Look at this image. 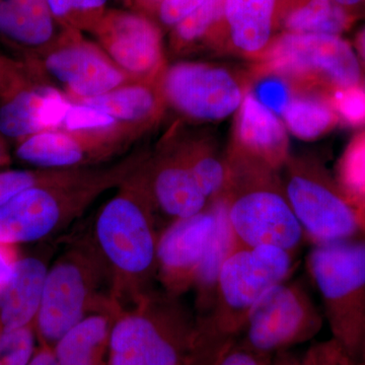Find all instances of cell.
<instances>
[{
    "label": "cell",
    "mask_w": 365,
    "mask_h": 365,
    "mask_svg": "<svg viewBox=\"0 0 365 365\" xmlns=\"http://www.w3.org/2000/svg\"><path fill=\"white\" fill-rule=\"evenodd\" d=\"M110 0H47L50 11L62 29L93 32L107 13Z\"/></svg>",
    "instance_id": "29"
},
{
    "label": "cell",
    "mask_w": 365,
    "mask_h": 365,
    "mask_svg": "<svg viewBox=\"0 0 365 365\" xmlns=\"http://www.w3.org/2000/svg\"><path fill=\"white\" fill-rule=\"evenodd\" d=\"M206 1L207 0H165L155 13L163 26L174 28Z\"/></svg>",
    "instance_id": "37"
},
{
    "label": "cell",
    "mask_w": 365,
    "mask_h": 365,
    "mask_svg": "<svg viewBox=\"0 0 365 365\" xmlns=\"http://www.w3.org/2000/svg\"><path fill=\"white\" fill-rule=\"evenodd\" d=\"M323 312L300 280L274 285L252 309L239 340L260 354L275 356L313 339L324 325Z\"/></svg>",
    "instance_id": "9"
},
{
    "label": "cell",
    "mask_w": 365,
    "mask_h": 365,
    "mask_svg": "<svg viewBox=\"0 0 365 365\" xmlns=\"http://www.w3.org/2000/svg\"><path fill=\"white\" fill-rule=\"evenodd\" d=\"M257 66L284 76L297 93H328L364 83L356 53L341 36L280 33Z\"/></svg>",
    "instance_id": "8"
},
{
    "label": "cell",
    "mask_w": 365,
    "mask_h": 365,
    "mask_svg": "<svg viewBox=\"0 0 365 365\" xmlns=\"http://www.w3.org/2000/svg\"><path fill=\"white\" fill-rule=\"evenodd\" d=\"M281 120L287 131L304 141L316 140L339 124L328 93L323 91L295 93Z\"/></svg>",
    "instance_id": "25"
},
{
    "label": "cell",
    "mask_w": 365,
    "mask_h": 365,
    "mask_svg": "<svg viewBox=\"0 0 365 365\" xmlns=\"http://www.w3.org/2000/svg\"><path fill=\"white\" fill-rule=\"evenodd\" d=\"M228 182L222 198L239 246H275L295 253L304 235L288 202L279 170L230 153Z\"/></svg>",
    "instance_id": "4"
},
{
    "label": "cell",
    "mask_w": 365,
    "mask_h": 365,
    "mask_svg": "<svg viewBox=\"0 0 365 365\" xmlns=\"http://www.w3.org/2000/svg\"><path fill=\"white\" fill-rule=\"evenodd\" d=\"M336 1L354 14L357 19L360 16H365V0H336Z\"/></svg>",
    "instance_id": "41"
},
{
    "label": "cell",
    "mask_w": 365,
    "mask_h": 365,
    "mask_svg": "<svg viewBox=\"0 0 365 365\" xmlns=\"http://www.w3.org/2000/svg\"><path fill=\"white\" fill-rule=\"evenodd\" d=\"M248 91L261 105L280 118L297 93L287 78L258 66Z\"/></svg>",
    "instance_id": "30"
},
{
    "label": "cell",
    "mask_w": 365,
    "mask_h": 365,
    "mask_svg": "<svg viewBox=\"0 0 365 365\" xmlns=\"http://www.w3.org/2000/svg\"><path fill=\"white\" fill-rule=\"evenodd\" d=\"M269 365H360L359 359L352 356L344 346L337 340L322 341L312 345L302 354H292L287 351L273 356Z\"/></svg>",
    "instance_id": "31"
},
{
    "label": "cell",
    "mask_w": 365,
    "mask_h": 365,
    "mask_svg": "<svg viewBox=\"0 0 365 365\" xmlns=\"http://www.w3.org/2000/svg\"><path fill=\"white\" fill-rule=\"evenodd\" d=\"M141 170L155 210L170 222L195 215L210 205L178 148L163 151Z\"/></svg>",
    "instance_id": "16"
},
{
    "label": "cell",
    "mask_w": 365,
    "mask_h": 365,
    "mask_svg": "<svg viewBox=\"0 0 365 365\" xmlns=\"http://www.w3.org/2000/svg\"><path fill=\"white\" fill-rule=\"evenodd\" d=\"M294 254L275 246H237L222 265L208 313L197 319L196 365H205L239 339L252 309L274 285L288 279Z\"/></svg>",
    "instance_id": "2"
},
{
    "label": "cell",
    "mask_w": 365,
    "mask_h": 365,
    "mask_svg": "<svg viewBox=\"0 0 365 365\" xmlns=\"http://www.w3.org/2000/svg\"><path fill=\"white\" fill-rule=\"evenodd\" d=\"M177 148L210 203L222 197L230 176L227 157H222L210 141L202 139Z\"/></svg>",
    "instance_id": "27"
},
{
    "label": "cell",
    "mask_w": 365,
    "mask_h": 365,
    "mask_svg": "<svg viewBox=\"0 0 365 365\" xmlns=\"http://www.w3.org/2000/svg\"><path fill=\"white\" fill-rule=\"evenodd\" d=\"M165 1V0H134L137 6L148 11H157L158 6Z\"/></svg>",
    "instance_id": "42"
},
{
    "label": "cell",
    "mask_w": 365,
    "mask_h": 365,
    "mask_svg": "<svg viewBox=\"0 0 365 365\" xmlns=\"http://www.w3.org/2000/svg\"><path fill=\"white\" fill-rule=\"evenodd\" d=\"M25 69V64L0 56V93Z\"/></svg>",
    "instance_id": "38"
},
{
    "label": "cell",
    "mask_w": 365,
    "mask_h": 365,
    "mask_svg": "<svg viewBox=\"0 0 365 365\" xmlns=\"http://www.w3.org/2000/svg\"><path fill=\"white\" fill-rule=\"evenodd\" d=\"M230 153L279 172L290 158L287 129L282 120L261 105L249 91L237 112Z\"/></svg>",
    "instance_id": "17"
},
{
    "label": "cell",
    "mask_w": 365,
    "mask_h": 365,
    "mask_svg": "<svg viewBox=\"0 0 365 365\" xmlns=\"http://www.w3.org/2000/svg\"><path fill=\"white\" fill-rule=\"evenodd\" d=\"M220 216L218 200L190 217L173 220L158 235L157 279L163 292L181 297L193 287L196 273Z\"/></svg>",
    "instance_id": "12"
},
{
    "label": "cell",
    "mask_w": 365,
    "mask_h": 365,
    "mask_svg": "<svg viewBox=\"0 0 365 365\" xmlns=\"http://www.w3.org/2000/svg\"><path fill=\"white\" fill-rule=\"evenodd\" d=\"M160 81L126 83L98 97L78 101L110 115L118 123L137 126L155 121L162 112L163 100Z\"/></svg>",
    "instance_id": "22"
},
{
    "label": "cell",
    "mask_w": 365,
    "mask_h": 365,
    "mask_svg": "<svg viewBox=\"0 0 365 365\" xmlns=\"http://www.w3.org/2000/svg\"><path fill=\"white\" fill-rule=\"evenodd\" d=\"M102 285L111 289L109 270L96 247L78 244L67 249L48 269L37 317L38 334L52 347L86 314L117 307L102 297Z\"/></svg>",
    "instance_id": "6"
},
{
    "label": "cell",
    "mask_w": 365,
    "mask_h": 365,
    "mask_svg": "<svg viewBox=\"0 0 365 365\" xmlns=\"http://www.w3.org/2000/svg\"><path fill=\"white\" fill-rule=\"evenodd\" d=\"M272 359L249 349L237 339L225 346L205 365H269Z\"/></svg>",
    "instance_id": "36"
},
{
    "label": "cell",
    "mask_w": 365,
    "mask_h": 365,
    "mask_svg": "<svg viewBox=\"0 0 365 365\" xmlns=\"http://www.w3.org/2000/svg\"><path fill=\"white\" fill-rule=\"evenodd\" d=\"M40 58L32 59V66L40 67L74 102L98 97L131 78L102 48L72 31H66L58 44Z\"/></svg>",
    "instance_id": "11"
},
{
    "label": "cell",
    "mask_w": 365,
    "mask_h": 365,
    "mask_svg": "<svg viewBox=\"0 0 365 365\" xmlns=\"http://www.w3.org/2000/svg\"><path fill=\"white\" fill-rule=\"evenodd\" d=\"M357 20L336 0H282L281 33L341 36Z\"/></svg>",
    "instance_id": "23"
},
{
    "label": "cell",
    "mask_w": 365,
    "mask_h": 365,
    "mask_svg": "<svg viewBox=\"0 0 365 365\" xmlns=\"http://www.w3.org/2000/svg\"><path fill=\"white\" fill-rule=\"evenodd\" d=\"M225 0H207L205 4L172 28L170 45L185 52L203 44L220 48Z\"/></svg>",
    "instance_id": "26"
},
{
    "label": "cell",
    "mask_w": 365,
    "mask_h": 365,
    "mask_svg": "<svg viewBox=\"0 0 365 365\" xmlns=\"http://www.w3.org/2000/svg\"><path fill=\"white\" fill-rule=\"evenodd\" d=\"M360 359H362V361H364V365H365V329L364 337H362L361 353H360Z\"/></svg>",
    "instance_id": "44"
},
{
    "label": "cell",
    "mask_w": 365,
    "mask_h": 365,
    "mask_svg": "<svg viewBox=\"0 0 365 365\" xmlns=\"http://www.w3.org/2000/svg\"><path fill=\"white\" fill-rule=\"evenodd\" d=\"M66 32L47 0H0V39L32 58L50 51Z\"/></svg>",
    "instance_id": "19"
},
{
    "label": "cell",
    "mask_w": 365,
    "mask_h": 365,
    "mask_svg": "<svg viewBox=\"0 0 365 365\" xmlns=\"http://www.w3.org/2000/svg\"><path fill=\"white\" fill-rule=\"evenodd\" d=\"M35 353L31 327L0 331V365H28Z\"/></svg>",
    "instance_id": "34"
},
{
    "label": "cell",
    "mask_w": 365,
    "mask_h": 365,
    "mask_svg": "<svg viewBox=\"0 0 365 365\" xmlns=\"http://www.w3.org/2000/svg\"><path fill=\"white\" fill-rule=\"evenodd\" d=\"M25 69L0 93V135L24 140L56 130L71 102L58 90L29 78Z\"/></svg>",
    "instance_id": "14"
},
{
    "label": "cell",
    "mask_w": 365,
    "mask_h": 365,
    "mask_svg": "<svg viewBox=\"0 0 365 365\" xmlns=\"http://www.w3.org/2000/svg\"><path fill=\"white\" fill-rule=\"evenodd\" d=\"M121 135L116 129L102 131L39 132L21 140L16 157L23 162L42 169H76L85 168L93 155H106Z\"/></svg>",
    "instance_id": "15"
},
{
    "label": "cell",
    "mask_w": 365,
    "mask_h": 365,
    "mask_svg": "<svg viewBox=\"0 0 365 365\" xmlns=\"http://www.w3.org/2000/svg\"><path fill=\"white\" fill-rule=\"evenodd\" d=\"M71 169H43L33 170H6L0 172V207L26 190L57 181Z\"/></svg>",
    "instance_id": "32"
},
{
    "label": "cell",
    "mask_w": 365,
    "mask_h": 365,
    "mask_svg": "<svg viewBox=\"0 0 365 365\" xmlns=\"http://www.w3.org/2000/svg\"><path fill=\"white\" fill-rule=\"evenodd\" d=\"M155 211L139 167L96 220L95 247L109 270L112 299L119 311L133 307L153 290L158 240Z\"/></svg>",
    "instance_id": "1"
},
{
    "label": "cell",
    "mask_w": 365,
    "mask_h": 365,
    "mask_svg": "<svg viewBox=\"0 0 365 365\" xmlns=\"http://www.w3.org/2000/svg\"><path fill=\"white\" fill-rule=\"evenodd\" d=\"M197 319L180 302L155 289L113 322L107 365H196Z\"/></svg>",
    "instance_id": "3"
},
{
    "label": "cell",
    "mask_w": 365,
    "mask_h": 365,
    "mask_svg": "<svg viewBox=\"0 0 365 365\" xmlns=\"http://www.w3.org/2000/svg\"><path fill=\"white\" fill-rule=\"evenodd\" d=\"M16 261L13 260V257L6 249V245L0 244V284L11 277Z\"/></svg>",
    "instance_id": "39"
},
{
    "label": "cell",
    "mask_w": 365,
    "mask_h": 365,
    "mask_svg": "<svg viewBox=\"0 0 365 365\" xmlns=\"http://www.w3.org/2000/svg\"><path fill=\"white\" fill-rule=\"evenodd\" d=\"M48 269L44 261L35 257L16 261L11 277L0 284L1 331L30 327L35 321Z\"/></svg>",
    "instance_id": "20"
},
{
    "label": "cell",
    "mask_w": 365,
    "mask_h": 365,
    "mask_svg": "<svg viewBox=\"0 0 365 365\" xmlns=\"http://www.w3.org/2000/svg\"><path fill=\"white\" fill-rule=\"evenodd\" d=\"M336 180L365 223V130L353 137L338 160Z\"/></svg>",
    "instance_id": "28"
},
{
    "label": "cell",
    "mask_w": 365,
    "mask_h": 365,
    "mask_svg": "<svg viewBox=\"0 0 365 365\" xmlns=\"http://www.w3.org/2000/svg\"><path fill=\"white\" fill-rule=\"evenodd\" d=\"M217 200L220 204L217 227L197 271L195 281L192 287L195 290L196 294L197 319L202 318L210 309L222 265L228 256L239 246L228 223L225 201L222 197Z\"/></svg>",
    "instance_id": "24"
},
{
    "label": "cell",
    "mask_w": 365,
    "mask_h": 365,
    "mask_svg": "<svg viewBox=\"0 0 365 365\" xmlns=\"http://www.w3.org/2000/svg\"><path fill=\"white\" fill-rule=\"evenodd\" d=\"M306 265L332 338L359 359L365 329V237L313 246Z\"/></svg>",
    "instance_id": "5"
},
{
    "label": "cell",
    "mask_w": 365,
    "mask_h": 365,
    "mask_svg": "<svg viewBox=\"0 0 365 365\" xmlns=\"http://www.w3.org/2000/svg\"><path fill=\"white\" fill-rule=\"evenodd\" d=\"M28 365H58L52 347L45 345L42 349L34 354Z\"/></svg>",
    "instance_id": "40"
},
{
    "label": "cell",
    "mask_w": 365,
    "mask_h": 365,
    "mask_svg": "<svg viewBox=\"0 0 365 365\" xmlns=\"http://www.w3.org/2000/svg\"><path fill=\"white\" fill-rule=\"evenodd\" d=\"M6 160V151H4V146H2L1 141H0V163H4Z\"/></svg>",
    "instance_id": "45"
},
{
    "label": "cell",
    "mask_w": 365,
    "mask_h": 365,
    "mask_svg": "<svg viewBox=\"0 0 365 365\" xmlns=\"http://www.w3.org/2000/svg\"><path fill=\"white\" fill-rule=\"evenodd\" d=\"M119 309L109 307L86 314L54 345L58 365H107L113 322Z\"/></svg>",
    "instance_id": "21"
},
{
    "label": "cell",
    "mask_w": 365,
    "mask_h": 365,
    "mask_svg": "<svg viewBox=\"0 0 365 365\" xmlns=\"http://www.w3.org/2000/svg\"><path fill=\"white\" fill-rule=\"evenodd\" d=\"M280 177L304 240L313 246L365 237L364 220L323 163L290 155Z\"/></svg>",
    "instance_id": "7"
},
{
    "label": "cell",
    "mask_w": 365,
    "mask_h": 365,
    "mask_svg": "<svg viewBox=\"0 0 365 365\" xmlns=\"http://www.w3.org/2000/svg\"><path fill=\"white\" fill-rule=\"evenodd\" d=\"M91 33L106 54L130 78L160 81L165 71L162 33L148 16L108 9Z\"/></svg>",
    "instance_id": "13"
},
{
    "label": "cell",
    "mask_w": 365,
    "mask_h": 365,
    "mask_svg": "<svg viewBox=\"0 0 365 365\" xmlns=\"http://www.w3.org/2000/svg\"><path fill=\"white\" fill-rule=\"evenodd\" d=\"M329 100L339 123L351 128L365 126V86L359 85L334 88L328 93Z\"/></svg>",
    "instance_id": "33"
},
{
    "label": "cell",
    "mask_w": 365,
    "mask_h": 365,
    "mask_svg": "<svg viewBox=\"0 0 365 365\" xmlns=\"http://www.w3.org/2000/svg\"><path fill=\"white\" fill-rule=\"evenodd\" d=\"M364 85L365 86V71H364Z\"/></svg>",
    "instance_id": "46"
},
{
    "label": "cell",
    "mask_w": 365,
    "mask_h": 365,
    "mask_svg": "<svg viewBox=\"0 0 365 365\" xmlns=\"http://www.w3.org/2000/svg\"><path fill=\"white\" fill-rule=\"evenodd\" d=\"M118 124L110 115L81 103H71L62 122L68 132L109 130Z\"/></svg>",
    "instance_id": "35"
},
{
    "label": "cell",
    "mask_w": 365,
    "mask_h": 365,
    "mask_svg": "<svg viewBox=\"0 0 365 365\" xmlns=\"http://www.w3.org/2000/svg\"><path fill=\"white\" fill-rule=\"evenodd\" d=\"M163 100L184 116L200 122L222 121L241 107L248 88L222 66L182 62L163 71Z\"/></svg>",
    "instance_id": "10"
},
{
    "label": "cell",
    "mask_w": 365,
    "mask_h": 365,
    "mask_svg": "<svg viewBox=\"0 0 365 365\" xmlns=\"http://www.w3.org/2000/svg\"><path fill=\"white\" fill-rule=\"evenodd\" d=\"M355 46H356L357 52L364 61L365 64V26L361 31L356 35V39H355Z\"/></svg>",
    "instance_id": "43"
},
{
    "label": "cell",
    "mask_w": 365,
    "mask_h": 365,
    "mask_svg": "<svg viewBox=\"0 0 365 365\" xmlns=\"http://www.w3.org/2000/svg\"><path fill=\"white\" fill-rule=\"evenodd\" d=\"M282 0H225L220 48L258 61L276 37Z\"/></svg>",
    "instance_id": "18"
}]
</instances>
